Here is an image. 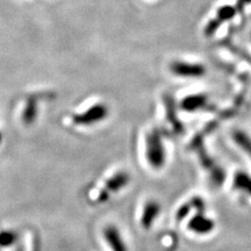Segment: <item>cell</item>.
<instances>
[{
	"label": "cell",
	"instance_id": "14",
	"mask_svg": "<svg viewBox=\"0 0 251 251\" xmlns=\"http://www.w3.org/2000/svg\"><path fill=\"white\" fill-rule=\"evenodd\" d=\"M193 209L194 208H193L191 200L188 201L187 203L182 204V205L178 208L177 213H176V220H177V221L178 222L182 221V220H184L188 215H190V213Z\"/></svg>",
	"mask_w": 251,
	"mask_h": 251
},
{
	"label": "cell",
	"instance_id": "6",
	"mask_svg": "<svg viewBox=\"0 0 251 251\" xmlns=\"http://www.w3.org/2000/svg\"><path fill=\"white\" fill-rule=\"evenodd\" d=\"M187 228L198 235H207L216 228V223L205 213L197 211L187 223Z\"/></svg>",
	"mask_w": 251,
	"mask_h": 251
},
{
	"label": "cell",
	"instance_id": "1",
	"mask_svg": "<svg viewBox=\"0 0 251 251\" xmlns=\"http://www.w3.org/2000/svg\"><path fill=\"white\" fill-rule=\"evenodd\" d=\"M146 157L147 161L155 170H160L167 161V152L164 148L162 132L159 129H153L146 137Z\"/></svg>",
	"mask_w": 251,
	"mask_h": 251
},
{
	"label": "cell",
	"instance_id": "3",
	"mask_svg": "<svg viewBox=\"0 0 251 251\" xmlns=\"http://www.w3.org/2000/svg\"><path fill=\"white\" fill-rule=\"evenodd\" d=\"M170 70L174 75L184 78H199L206 74V67L203 64L181 60L173 61L170 64Z\"/></svg>",
	"mask_w": 251,
	"mask_h": 251
},
{
	"label": "cell",
	"instance_id": "13",
	"mask_svg": "<svg viewBox=\"0 0 251 251\" xmlns=\"http://www.w3.org/2000/svg\"><path fill=\"white\" fill-rule=\"evenodd\" d=\"M232 138L235 145L251 158V136L248 133L242 130H235L232 133Z\"/></svg>",
	"mask_w": 251,
	"mask_h": 251
},
{
	"label": "cell",
	"instance_id": "10",
	"mask_svg": "<svg viewBox=\"0 0 251 251\" xmlns=\"http://www.w3.org/2000/svg\"><path fill=\"white\" fill-rule=\"evenodd\" d=\"M104 238L112 251H128L127 245L125 244L120 230L115 226L110 225L106 227L104 230Z\"/></svg>",
	"mask_w": 251,
	"mask_h": 251
},
{
	"label": "cell",
	"instance_id": "15",
	"mask_svg": "<svg viewBox=\"0 0 251 251\" xmlns=\"http://www.w3.org/2000/svg\"><path fill=\"white\" fill-rule=\"evenodd\" d=\"M16 234L12 231H1L0 232V246L9 247L14 244L16 241Z\"/></svg>",
	"mask_w": 251,
	"mask_h": 251
},
{
	"label": "cell",
	"instance_id": "11",
	"mask_svg": "<svg viewBox=\"0 0 251 251\" xmlns=\"http://www.w3.org/2000/svg\"><path fill=\"white\" fill-rule=\"evenodd\" d=\"M38 113H39L38 100L35 97L28 98L25 101V108L22 110V114H21L22 122L27 126L34 124L37 120Z\"/></svg>",
	"mask_w": 251,
	"mask_h": 251
},
{
	"label": "cell",
	"instance_id": "12",
	"mask_svg": "<svg viewBox=\"0 0 251 251\" xmlns=\"http://www.w3.org/2000/svg\"><path fill=\"white\" fill-rule=\"evenodd\" d=\"M232 187L234 191L251 196V176L245 172H238L233 177Z\"/></svg>",
	"mask_w": 251,
	"mask_h": 251
},
{
	"label": "cell",
	"instance_id": "5",
	"mask_svg": "<svg viewBox=\"0 0 251 251\" xmlns=\"http://www.w3.org/2000/svg\"><path fill=\"white\" fill-rule=\"evenodd\" d=\"M235 14H237V9L232 5H222L221 7H219L215 17L210 19L205 27H204V34L206 37L213 36L224 22L233 19Z\"/></svg>",
	"mask_w": 251,
	"mask_h": 251
},
{
	"label": "cell",
	"instance_id": "16",
	"mask_svg": "<svg viewBox=\"0 0 251 251\" xmlns=\"http://www.w3.org/2000/svg\"><path fill=\"white\" fill-rule=\"evenodd\" d=\"M1 143H2V133L0 132V146H1Z\"/></svg>",
	"mask_w": 251,
	"mask_h": 251
},
{
	"label": "cell",
	"instance_id": "7",
	"mask_svg": "<svg viewBox=\"0 0 251 251\" xmlns=\"http://www.w3.org/2000/svg\"><path fill=\"white\" fill-rule=\"evenodd\" d=\"M207 96L203 93H195L185 97L180 101V109L185 112H197L207 104Z\"/></svg>",
	"mask_w": 251,
	"mask_h": 251
},
{
	"label": "cell",
	"instance_id": "9",
	"mask_svg": "<svg viewBox=\"0 0 251 251\" xmlns=\"http://www.w3.org/2000/svg\"><path fill=\"white\" fill-rule=\"evenodd\" d=\"M160 211H161V207L158 202L155 200L149 201L145 205L143 215H141V219H140L141 227H144L145 229H150L153 223L155 222V220L157 219V217L160 215Z\"/></svg>",
	"mask_w": 251,
	"mask_h": 251
},
{
	"label": "cell",
	"instance_id": "8",
	"mask_svg": "<svg viewBox=\"0 0 251 251\" xmlns=\"http://www.w3.org/2000/svg\"><path fill=\"white\" fill-rule=\"evenodd\" d=\"M163 104H164V108H166L167 121L170 123V125L172 126L175 132L182 133L183 126H182V123L178 119L177 108H176L174 99H173L170 94H166V96L163 97Z\"/></svg>",
	"mask_w": 251,
	"mask_h": 251
},
{
	"label": "cell",
	"instance_id": "4",
	"mask_svg": "<svg viewBox=\"0 0 251 251\" xmlns=\"http://www.w3.org/2000/svg\"><path fill=\"white\" fill-rule=\"evenodd\" d=\"M130 181V176L128 173L119 172L114 174L112 177H110L105 182V186L101 188V191L99 193L97 201L99 203L106 202L111 194L121 191L122 188L127 186Z\"/></svg>",
	"mask_w": 251,
	"mask_h": 251
},
{
	"label": "cell",
	"instance_id": "2",
	"mask_svg": "<svg viewBox=\"0 0 251 251\" xmlns=\"http://www.w3.org/2000/svg\"><path fill=\"white\" fill-rule=\"evenodd\" d=\"M109 109L104 103H97L87 110L72 116V121L76 126H91L107 119Z\"/></svg>",
	"mask_w": 251,
	"mask_h": 251
}]
</instances>
